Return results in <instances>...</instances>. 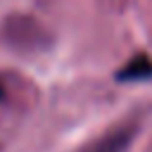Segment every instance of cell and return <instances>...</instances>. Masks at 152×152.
Wrapping results in <instances>:
<instances>
[{
  "label": "cell",
  "instance_id": "cell-2",
  "mask_svg": "<svg viewBox=\"0 0 152 152\" xmlns=\"http://www.w3.org/2000/svg\"><path fill=\"white\" fill-rule=\"evenodd\" d=\"M152 76V62L147 57H133L119 74V81H138V78H150Z\"/></svg>",
  "mask_w": 152,
  "mask_h": 152
},
{
  "label": "cell",
  "instance_id": "cell-1",
  "mask_svg": "<svg viewBox=\"0 0 152 152\" xmlns=\"http://www.w3.org/2000/svg\"><path fill=\"white\" fill-rule=\"evenodd\" d=\"M128 140H131V128H121V131L104 135L102 140H97L95 145H90L88 150H81V152H121Z\"/></svg>",
  "mask_w": 152,
  "mask_h": 152
},
{
  "label": "cell",
  "instance_id": "cell-3",
  "mask_svg": "<svg viewBox=\"0 0 152 152\" xmlns=\"http://www.w3.org/2000/svg\"><path fill=\"white\" fill-rule=\"evenodd\" d=\"M0 100H2V88H0Z\"/></svg>",
  "mask_w": 152,
  "mask_h": 152
}]
</instances>
